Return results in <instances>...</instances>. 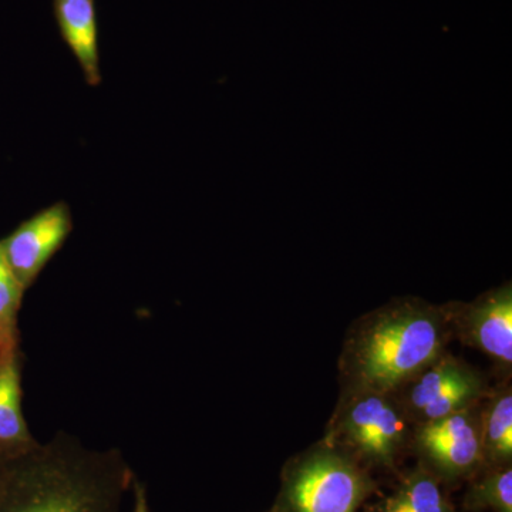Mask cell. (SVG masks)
<instances>
[{
  "instance_id": "8",
  "label": "cell",
  "mask_w": 512,
  "mask_h": 512,
  "mask_svg": "<svg viewBox=\"0 0 512 512\" xmlns=\"http://www.w3.org/2000/svg\"><path fill=\"white\" fill-rule=\"evenodd\" d=\"M447 313V312H446ZM448 322H454L461 339L494 362L510 369L512 363L511 286L485 293L470 305L453 309Z\"/></svg>"
},
{
  "instance_id": "14",
  "label": "cell",
  "mask_w": 512,
  "mask_h": 512,
  "mask_svg": "<svg viewBox=\"0 0 512 512\" xmlns=\"http://www.w3.org/2000/svg\"><path fill=\"white\" fill-rule=\"evenodd\" d=\"M464 505L470 511L512 512L511 466L491 467L490 471L471 485Z\"/></svg>"
},
{
  "instance_id": "5",
  "label": "cell",
  "mask_w": 512,
  "mask_h": 512,
  "mask_svg": "<svg viewBox=\"0 0 512 512\" xmlns=\"http://www.w3.org/2000/svg\"><path fill=\"white\" fill-rule=\"evenodd\" d=\"M485 392L487 384L480 373L444 352L396 393L403 399L393 396L410 421L420 424L473 409Z\"/></svg>"
},
{
  "instance_id": "11",
  "label": "cell",
  "mask_w": 512,
  "mask_h": 512,
  "mask_svg": "<svg viewBox=\"0 0 512 512\" xmlns=\"http://www.w3.org/2000/svg\"><path fill=\"white\" fill-rule=\"evenodd\" d=\"M370 512H456L440 488L439 478L423 466L404 477L392 494Z\"/></svg>"
},
{
  "instance_id": "10",
  "label": "cell",
  "mask_w": 512,
  "mask_h": 512,
  "mask_svg": "<svg viewBox=\"0 0 512 512\" xmlns=\"http://www.w3.org/2000/svg\"><path fill=\"white\" fill-rule=\"evenodd\" d=\"M60 35L90 86L101 82L99 29L94 0H53Z\"/></svg>"
},
{
  "instance_id": "16",
  "label": "cell",
  "mask_w": 512,
  "mask_h": 512,
  "mask_svg": "<svg viewBox=\"0 0 512 512\" xmlns=\"http://www.w3.org/2000/svg\"><path fill=\"white\" fill-rule=\"evenodd\" d=\"M8 460L0 458V487H2L3 480H5L6 470H8Z\"/></svg>"
},
{
  "instance_id": "12",
  "label": "cell",
  "mask_w": 512,
  "mask_h": 512,
  "mask_svg": "<svg viewBox=\"0 0 512 512\" xmlns=\"http://www.w3.org/2000/svg\"><path fill=\"white\" fill-rule=\"evenodd\" d=\"M481 448L484 463L491 467L511 466L512 460V393L504 386L490 397L480 413Z\"/></svg>"
},
{
  "instance_id": "3",
  "label": "cell",
  "mask_w": 512,
  "mask_h": 512,
  "mask_svg": "<svg viewBox=\"0 0 512 512\" xmlns=\"http://www.w3.org/2000/svg\"><path fill=\"white\" fill-rule=\"evenodd\" d=\"M373 490L359 460L326 440L286 466L275 511L357 512Z\"/></svg>"
},
{
  "instance_id": "13",
  "label": "cell",
  "mask_w": 512,
  "mask_h": 512,
  "mask_svg": "<svg viewBox=\"0 0 512 512\" xmlns=\"http://www.w3.org/2000/svg\"><path fill=\"white\" fill-rule=\"evenodd\" d=\"M25 292L0 244V356L20 350L18 313Z\"/></svg>"
},
{
  "instance_id": "17",
  "label": "cell",
  "mask_w": 512,
  "mask_h": 512,
  "mask_svg": "<svg viewBox=\"0 0 512 512\" xmlns=\"http://www.w3.org/2000/svg\"><path fill=\"white\" fill-rule=\"evenodd\" d=\"M274 512H278V511H274Z\"/></svg>"
},
{
  "instance_id": "6",
  "label": "cell",
  "mask_w": 512,
  "mask_h": 512,
  "mask_svg": "<svg viewBox=\"0 0 512 512\" xmlns=\"http://www.w3.org/2000/svg\"><path fill=\"white\" fill-rule=\"evenodd\" d=\"M414 444L423 467L437 478L456 481L474 476L484 464L477 407L417 424Z\"/></svg>"
},
{
  "instance_id": "4",
  "label": "cell",
  "mask_w": 512,
  "mask_h": 512,
  "mask_svg": "<svg viewBox=\"0 0 512 512\" xmlns=\"http://www.w3.org/2000/svg\"><path fill=\"white\" fill-rule=\"evenodd\" d=\"M410 423L393 394L349 390L328 441L345 448L357 460L392 468L410 439Z\"/></svg>"
},
{
  "instance_id": "15",
  "label": "cell",
  "mask_w": 512,
  "mask_h": 512,
  "mask_svg": "<svg viewBox=\"0 0 512 512\" xmlns=\"http://www.w3.org/2000/svg\"><path fill=\"white\" fill-rule=\"evenodd\" d=\"M131 491H133L134 498L133 512H151L150 504H148L146 484H144L143 481H140V478H133V484H131Z\"/></svg>"
},
{
  "instance_id": "2",
  "label": "cell",
  "mask_w": 512,
  "mask_h": 512,
  "mask_svg": "<svg viewBox=\"0 0 512 512\" xmlns=\"http://www.w3.org/2000/svg\"><path fill=\"white\" fill-rule=\"evenodd\" d=\"M448 336L446 311L427 303L403 301L370 313L343 350L350 392L396 394L446 352Z\"/></svg>"
},
{
  "instance_id": "1",
  "label": "cell",
  "mask_w": 512,
  "mask_h": 512,
  "mask_svg": "<svg viewBox=\"0 0 512 512\" xmlns=\"http://www.w3.org/2000/svg\"><path fill=\"white\" fill-rule=\"evenodd\" d=\"M134 477L119 448L93 450L59 431L9 460L0 512H120Z\"/></svg>"
},
{
  "instance_id": "9",
  "label": "cell",
  "mask_w": 512,
  "mask_h": 512,
  "mask_svg": "<svg viewBox=\"0 0 512 512\" xmlns=\"http://www.w3.org/2000/svg\"><path fill=\"white\" fill-rule=\"evenodd\" d=\"M39 446L22 410V353L0 356V458L13 460Z\"/></svg>"
},
{
  "instance_id": "7",
  "label": "cell",
  "mask_w": 512,
  "mask_h": 512,
  "mask_svg": "<svg viewBox=\"0 0 512 512\" xmlns=\"http://www.w3.org/2000/svg\"><path fill=\"white\" fill-rule=\"evenodd\" d=\"M72 231L69 205L56 202L23 221L8 237L0 239L10 268L25 291L35 284Z\"/></svg>"
}]
</instances>
